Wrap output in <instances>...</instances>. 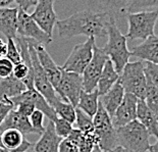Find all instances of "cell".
<instances>
[{
	"instance_id": "d590c367",
	"label": "cell",
	"mask_w": 158,
	"mask_h": 152,
	"mask_svg": "<svg viewBox=\"0 0 158 152\" xmlns=\"http://www.w3.org/2000/svg\"><path fill=\"white\" fill-rule=\"evenodd\" d=\"M13 63L6 57H2L0 58V78L9 77L12 75V70H13Z\"/></svg>"
},
{
	"instance_id": "f6af8a7d",
	"label": "cell",
	"mask_w": 158,
	"mask_h": 152,
	"mask_svg": "<svg viewBox=\"0 0 158 152\" xmlns=\"http://www.w3.org/2000/svg\"><path fill=\"white\" fill-rule=\"evenodd\" d=\"M0 152H10V151H8V150H6V149H4V148L0 147Z\"/></svg>"
},
{
	"instance_id": "52a82bcc",
	"label": "cell",
	"mask_w": 158,
	"mask_h": 152,
	"mask_svg": "<svg viewBox=\"0 0 158 152\" xmlns=\"http://www.w3.org/2000/svg\"><path fill=\"white\" fill-rule=\"evenodd\" d=\"M27 42H28L29 45V51H30V55H31V61L33 66V74H34V88L45 98L47 102L53 107V105L56 102H58L61 99L57 95L56 91L51 85V83L49 82L45 72L43 70L41 65H40L34 47V40L27 39Z\"/></svg>"
},
{
	"instance_id": "30bf717a",
	"label": "cell",
	"mask_w": 158,
	"mask_h": 152,
	"mask_svg": "<svg viewBox=\"0 0 158 152\" xmlns=\"http://www.w3.org/2000/svg\"><path fill=\"white\" fill-rule=\"evenodd\" d=\"M107 59H109V57L103 51V49L97 47L95 44L93 47L92 59L82 74L84 91L91 92L97 88V83Z\"/></svg>"
},
{
	"instance_id": "6da1fadb",
	"label": "cell",
	"mask_w": 158,
	"mask_h": 152,
	"mask_svg": "<svg viewBox=\"0 0 158 152\" xmlns=\"http://www.w3.org/2000/svg\"><path fill=\"white\" fill-rule=\"evenodd\" d=\"M110 16L112 15L104 11L86 9L57 21L55 26L61 39H72L77 36L106 37Z\"/></svg>"
},
{
	"instance_id": "1f68e13d",
	"label": "cell",
	"mask_w": 158,
	"mask_h": 152,
	"mask_svg": "<svg viewBox=\"0 0 158 152\" xmlns=\"http://www.w3.org/2000/svg\"><path fill=\"white\" fill-rule=\"evenodd\" d=\"M7 48H6V54L5 57L7 59H9L13 65L22 61V55L19 52V49L16 43L15 42V39H7Z\"/></svg>"
},
{
	"instance_id": "5bb4252c",
	"label": "cell",
	"mask_w": 158,
	"mask_h": 152,
	"mask_svg": "<svg viewBox=\"0 0 158 152\" xmlns=\"http://www.w3.org/2000/svg\"><path fill=\"white\" fill-rule=\"evenodd\" d=\"M34 47L40 65H41L43 70L45 72L49 82L51 83V85L55 90L59 83L60 77H61V67L57 65L54 60L52 59L51 55L46 50L45 45L36 42L34 40Z\"/></svg>"
},
{
	"instance_id": "f1b7e54d",
	"label": "cell",
	"mask_w": 158,
	"mask_h": 152,
	"mask_svg": "<svg viewBox=\"0 0 158 152\" xmlns=\"http://www.w3.org/2000/svg\"><path fill=\"white\" fill-rule=\"evenodd\" d=\"M157 5L158 0H131L127 9V15L138 11H149L150 8L156 9Z\"/></svg>"
},
{
	"instance_id": "5b68a950",
	"label": "cell",
	"mask_w": 158,
	"mask_h": 152,
	"mask_svg": "<svg viewBox=\"0 0 158 152\" xmlns=\"http://www.w3.org/2000/svg\"><path fill=\"white\" fill-rule=\"evenodd\" d=\"M94 125V133L98 139V147L105 152H109L117 146L116 129L112 124V120L102 104H98L96 113L92 117Z\"/></svg>"
},
{
	"instance_id": "9a60e30c",
	"label": "cell",
	"mask_w": 158,
	"mask_h": 152,
	"mask_svg": "<svg viewBox=\"0 0 158 152\" xmlns=\"http://www.w3.org/2000/svg\"><path fill=\"white\" fill-rule=\"evenodd\" d=\"M10 101L13 103V105H15L22 101H31L34 103L36 109L42 111L43 114L49 119V120H54L55 117L57 116L53 107L47 102V100L40 94L36 89L23 91L21 94H19L18 96H15L10 98Z\"/></svg>"
},
{
	"instance_id": "cb8c5ba5",
	"label": "cell",
	"mask_w": 158,
	"mask_h": 152,
	"mask_svg": "<svg viewBox=\"0 0 158 152\" xmlns=\"http://www.w3.org/2000/svg\"><path fill=\"white\" fill-rule=\"evenodd\" d=\"M26 90L27 88L25 84L21 80L16 79L13 75L3 78L0 81V101L10 99Z\"/></svg>"
},
{
	"instance_id": "7a4b0ae2",
	"label": "cell",
	"mask_w": 158,
	"mask_h": 152,
	"mask_svg": "<svg viewBox=\"0 0 158 152\" xmlns=\"http://www.w3.org/2000/svg\"><path fill=\"white\" fill-rule=\"evenodd\" d=\"M107 37L108 40L102 49L111 60L116 72L122 74L123 66L129 62L130 57L132 55L127 48V39L120 32L117 27L116 19L113 16H110L107 28Z\"/></svg>"
},
{
	"instance_id": "8d00e7d4",
	"label": "cell",
	"mask_w": 158,
	"mask_h": 152,
	"mask_svg": "<svg viewBox=\"0 0 158 152\" xmlns=\"http://www.w3.org/2000/svg\"><path fill=\"white\" fill-rule=\"evenodd\" d=\"M58 152H79V147L69 138H64L58 145Z\"/></svg>"
},
{
	"instance_id": "8992f818",
	"label": "cell",
	"mask_w": 158,
	"mask_h": 152,
	"mask_svg": "<svg viewBox=\"0 0 158 152\" xmlns=\"http://www.w3.org/2000/svg\"><path fill=\"white\" fill-rule=\"evenodd\" d=\"M124 93H131L138 99L145 98L146 78L142 61L127 62L123 66L122 76H119Z\"/></svg>"
},
{
	"instance_id": "7bdbcfd3",
	"label": "cell",
	"mask_w": 158,
	"mask_h": 152,
	"mask_svg": "<svg viewBox=\"0 0 158 152\" xmlns=\"http://www.w3.org/2000/svg\"><path fill=\"white\" fill-rule=\"evenodd\" d=\"M109 152H129L127 150H126L124 149L123 147H122V146H119V145H117V146H115L113 148L112 150H110Z\"/></svg>"
},
{
	"instance_id": "8fae6325",
	"label": "cell",
	"mask_w": 158,
	"mask_h": 152,
	"mask_svg": "<svg viewBox=\"0 0 158 152\" xmlns=\"http://www.w3.org/2000/svg\"><path fill=\"white\" fill-rule=\"evenodd\" d=\"M18 35L23 38L35 40L43 45H48L52 42V37L46 34L40 28L31 15L18 7Z\"/></svg>"
},
{
	"instance_id": "4fadbf2b",
	"label": "cell",
	"mask_w": 158,
	"mask_h": 152,
	"mask_svg": "<svg viewBox=\"0 0 158 152\" xmlns=\"http://www.w3.org/2000/svg\"><path fill=\"white\" fill-rule=\"evenodd\" d=\"M138 98L131 93H124L122 103L116 108L112 116V124L115 129L136 120Z\"/></svg>"
},
{
	"instance_id": "484cf974",
	"label": "cell",
	"mask_w": 158,
	"mask_h": 152,
	"mask_svg": "<svg viewBox=\"0 0 158 152\" xmlns=\"http://www.w3.org/2000/svg\"><path fill=\"white\" fill-rule=\"evenodd\" d=\"M145 100L148 107L154 113L158 114V84L154 83L150 79H146Z\"/></svg>"
},
{
	"instance_id": "4316f807",
	"label": "cell",
	"mask_w": 158,
	"mask_h": 152,
	"mask_svg": "<svg viewBox=\"0 0 158 152\" xmlns=\"http://www.w3.org/2000/svg\"><path fill=\"white\" fill-rule=\"evenodd\" d=\"M53 109H54L56 116L68 120L69 123L73 124L76 120V107L70 104L69 102H65V101L59 100L53 105Z\"/></svg>"
},
{
	"instance_id": "74e56055",
	"label": "cell",
	"mask_w": 158,
	"mask_h": 152,
	"mask_svg": "<svg viewBox=\"0 0 158 152\" xmlns=\"http://www.w3.org/2000/svg\"><path fill=\"white\" fill-rule=\"evenodd\" d=\"M11 109H15V105L10 99L0 101V124L2 123V120L5 119V116Z\"/></svg>"
},
{
	"instance_id": "7402d4cb",
	"label": "cell",
	"mask_w": 158,
	"mask_h": 152,
	"mask_svg": "<svg viewBox=\"0 0 158 152\" xmlns=\"http://www.w3.org/2000/svg\"><path fill=\"white\" fill-rule=\"evenodd\" d=\"M123 95H124L123 88L118 79V81H117L106 93H104L103 95L99 96L100 103L102 104L104 109L107 111V113L109 114L111 119L114 112H115L116 108L118 107L119 104L122 103Z\"/></svg>"
},
{
	"instance_id": "277c9868",
	"label": "cell",
	"mask_w": 158,
	"mask_h": 152,
	"mask_svg": "<svg viewBox=\"0 0 158 152\" xmlns=\"http://www.w3.org/2000/svg\"><path fill=\"white\" fill-rule=\"evenodd\" d=\"M158 18V12L154 11H144L133 13H127V19L129 29L126 38L130 40H142L155 35V26Z\"/></svg>"
},
{
	"instance_id": "ba28073f",
	"label": "cell",
	"mask_w": 158,
	"mask_h": 152,
	"mask_svg": "<svg viewBox=\"0 0 158 152\" xmlns=\"http://www.w3.org/2000/svg\"><path fill=\"white\" fill-rule=\"evenodd\" d=\"M95 44V37H88L84 43L77 44L65 62L60 66L61 70L82 75L84 70L92 59L93 47Z\"/></svg>"
},
{
	"instance_id": "60d3db41",
	"label": "cell",
	"mask_w": 158,
	"mask_h": 152,
	"mask_svg": "<svg viewBox=\"0 0 158 152\" xmlns=\"http://www.w3.org/2000/svg\"><path fill=\"white\" fill-rule=\"evenodd\" d=\"M15 0H0V8L1 7H7L11 4Z\"/></svg>"
},
{
	"instance_id": "836d02e7",
	"label": "cell",
	"mask_w": 158,
	"mask_h": 152,
	"mask_svg": "<svg viewBox=\"0 0 158 152\" xmlns=\"http://www.w3.org/2000/svg\"><path fill=\"white\" fill-rule=\"evenodd\" d=\"M144 63V74L146 79H150L154 83L158 84V66L157 63L145 61Z\"/></svg>"
},
{
	"instance_id": "d4e9b609",
	"label": "cell",
	"mask_w": 158,
	"mask_h": 152,
	"mask_svg": "<svg viewBox=\"0 0 158 152\" xmlns=\"http://www.w3.org/2000/svg\"><path fill=\"white\" fill-rule=\"evenodd\" d=\"M98 104L99 94L97 89L91 91V92H86V91L83 90L80 94L77 107L81 110H83L89 116L93 117L94 114L96 113L97 108H98Z\"/></svg>"
},
{
	"instance_id": "d6a6232c",
	"label": "cell",
	"mask_w": 158,
	"mask_h": 152,
	"mask_svg": "<svg viewBox=\"0 0 158 152\" xmlns=\"http://www.w3.org/2000/svg\"><path fill=\"white\" fill-rule=\"evenodd\" d=\"M44 114H43L42 111H40L38 109H35L34 112L31 114V116L29 117L30 123H31L33 129L36 131L37 135H40L43 133L45 127L43 126V120H44Z\"/></svg>"
},
{
	"instance_id": "f546056e",
	"label": "cell",
	"mask_w": 158,
	"mask_h": 152,
	"mask_svg": "<svg viewBox=\"0 0 158 152\" xmlns=\"http://www.w3.org/2000/svg\"><path fill=\"white\" fill-rule=\"evenodd\" d=\"M53 121V125H54V130L55 133L57 134V136H59L60 138L64 139L69 135V133L72 132L73 128V124L69 123L68 120L60 119V117L56 116Z\"/></svg>"
},
{
	"instance_id": "ab89813d",
	"label": "cell",
	"mask_w": 158,
	"mask_h": 152,
	"mask_svg": "<svg viewBox=\"0 0 158 152\" xmlns=\"http://www.w3.org/2000/svg\"><path fill=\"white\" fill-rule=\"evenodd\" d=\"M6 48H7V45H6V43L3 41V40L0 39V58H2V57H5Z\"/></svg>"
},
{
	"instance_id": "ac0fdd59",
	"label": "cell",
	"mask_w": 158,
	"mask_h": 152,
	"mask_svg": "<svg viewBox=\"0 0 158 152\" xmlns=\"http://www.w3.org/2000/svg\"><path fill=\"white\" fill-rule=\"evenodd\" d=\"M62 138L57 136L52 120H49L39 141L34 144L36 152H58V145Z\"/></svg>"
},
{
	"instance_id": "4dcf8cb0",
	"label": "cell",
	"mask_w": 158,
	"mask_h": 152,
	"mask_svg": "<svg viewBox=\"0 0 158 152\" xmlns=\"http://www.w3.org/2000/svg\"><path fill=\"white\" fill-rule=\"evenodd\" d=\"M96 145H98V139L95 133L84 134L83 139L78 145L79 152H92Z\"/></svg>"
},
{
	"instance_id": "603a6c76",
	"label": "cell",
	"mask_w": 158,
	"mask_h": 152,
	"mask_svg": "<svg viewBox=\"0 0 158 152\" xmlns=\"http://www.w3.org/2000/svg\"><path fill=\"white\" fill-rule=\"evenodd\" d=\"M119 79V74L114 69L113 63L110 59H107V61L104 65L102 73L97 83V91H98L99 96L106 93L114 84H115Z\"/></svg>"
},
{
	"instance_id": "9c48e42d",
	"label": "cell",
	"mask_w": 158,
	"mask_h": 152,
	"mask_svg": "<svg viewBox=\"0 0 158 152\" xmlns=\"http://www.w3.org/2000/svg\"><path fill=\"white\" fill-rule=\"evenodd\" d=\"M55 91L62 101L77 107L80 94L83 91L82 75L61 70V77Z\"/></svg>"
},
{
	"instance_id": "ee69618b",
	"label": "cell",
	"mask_w": 158,
	"mask_h": 152,
	"mask_svg": "<svg viewBox=\"0 0 158 152\" xmlns=\"http://www.w3.org/2000/svg\"><path fill=\"white\" fill-rule=\"evenodd\" d=\"M92 152H105V151H103L102 149H100V148L98 147V145H96L95 147H94V149Z\"/></svg>"
},
{
	"instance_id": "3957f363",
	"label": "cell",
	"mask_w": 158,
	"mask_h": 152,
	"mask_svg": "<svg viewBox=\"0 0 158 152\" xmlns=\"http://www.w3.org/2000/svg\"><path fill=\"white\" fill-rule=\"evenodd\" d=\"M150 135L138 120L116 129L117 145L129 152H146L150 146Z\"/></svg>"
},
{
	"instance_id": "d6986e66",
	"label": "cell",
	"mask_w": 158,
	"mask_h": 152,
	"mask_svg": "<svg viewBox=\"0 0 158 152\" xmlns=\"http://www.w3.org/2000/svg\"><path fill=\"white\" fill-rule=\"evenodd\" d=\"M131 55L139 57V58L150 61L153 63H158V38L156 35L148 37L144 41L131 50Z\"/></svg>"
},
{
	"instance_id": "2e32d148",
	"label": "cell",
	"mask_w": 158,
	"mask_h": 152,
	"mask_svg": "<svg viewBox=\"0 0 158 152\" xmlns=\"http://www.w3.org/2000/svg\"><path fill=\"white\" fill-rule=\"evenodd\" d=\"M33 146L34 144L26 140L18 130L8 129L0 134V147L10 152H27Z\"/></svg>"
},
{
	"instance_id": "e0dca14e",
	"label": "cell",
	"mask_w": 158,
	"mask_h": 152,
	"mask_svg": "<svg viewBox=\"0 0 158 152\" xmlns=\"http://www.w3.org/2000/svg\"><path fill=\"white\" fill-rule=\"evenodd\" d=\"M8 129H15L19 131L23 135L28 134H37L33 129L29 117H26L19 114L15 109H11L5 116V119L0 124V134L3 131Z\"/></svg>"
},
{
	"instance_id": "f35d334b",
	"label": "cell",
	"mask_w": 158,
	"mask_h": 152,
	"mask_svg": "<svg viewBox=\"0 0 158 152\" xmlns=\"http://www.w3.org/2000/svg\"><path fill=\"white\" fill-rule=\"evenodd\" d=\"M15 1L16 2V4L19 5V8H22L23 11H27L29 8L35 6L39 0H15Z\"/></svg>"
},
{
	"instance_id": "b9f144b4",
	"label": "cell",
	"mask_w": 158,
	"mask_h": 152,
	"mask_svg": "<svg viewBox=\"0 0 158 152\" xmlns=\"http://www.w3.org/2000/svg\"><path fill=\"white\" fill-rule=\"evenodd\" d=\"M148 151L149 152H158V143L155 142L154 144L150 145L149 148H148Z\"/></svg>"
},
{
	"instance_id": "44dd1931",
	"label": "cell",
	"mask_w": 158,
	"mask_h": 152,
	"mask_svg": "<svg viewBox=\"0 0 158 152\" xmlns=\"http://www.w3.org/2000/svg\"><path fill=\"white\" fill-rule=\"evenodd\" d=\"M18 7L0 8V33L7 39H15L18 36Z\"/></svg>"
},
{
	"instance_id": "ffe728a7",
	"label": "cell",
	"mask_w": 158,
	"mask_h": 152,
	"mask_svg": "<svg viewBox=\"0 0 158 152\" xmlns=\"http://www.w3.org/2000/svg\"><path fill=\"white\" fill-rule=\"evenodd\" d=\"M138 120L146 128L150 136H158V114L154 113L146 104L144 99H138L137 102V116Z\"/></svg>"
},
{
	"instance_id": "7c38bea8",
	"label": "cell",
	"mask_w": 158,
	"mask_h": 152,
	"mask_svg": "<svg viewBox=\"0 0 158 152\" xmlns=\"http://www.w3.org/2000/svg\"><path fill=\"white\" fill-rule=\"evenodd\" d=\"M55 0H39L35 5V11L31 16L39 27L50 37L53 35V29L56 25L57 16L54 11Z\"/></svg>"
},
{
	"instance_id": "83f0119b",
	"label": "cell",
	"mask_w": 158,
	"mask_h": 152,
	"mask_svg": "<svg viewBox=\"0 0 158 152\" xmlns=\"http://www.w3.org/2000/svg\"><path fill=\"white\" fill-rule=\"evenodd\" d=\"M76 129L80 130L83 134L94 133V125L92 117L86 114L83 110L76 107Z\"/></svg>"
},
{
	"instance_id": "e575fe53",
	"label": "cell",
	"mask_w": 158,
	"mask_h": 152,
	"mask_svg": "<svg viewBox=\"0 0 158 152\" xmlns=\"http://www.w3.org/2000/svg\"><path fill=\"white\" fill-rule=\"evenodd\" d=\"M15 108H16L15 110L19 114H22V116L26 117H30L31 114L34 112L36 107L34 105V103L31 102V101H22V102L16 104Z\"/></svg>"
}]
</instances>
